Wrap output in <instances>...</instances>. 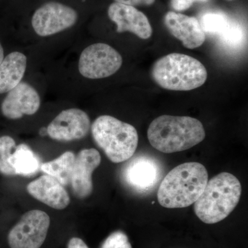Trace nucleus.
<instances>
[{
    "label": "nucleus",
    "mask_w": 248,
    "mask_h": 248,
    "mask_svg": "<svg viewBox=\"0 0 248 248\" xmlns=\"http://www.w3.org/2000/svg\"><path fill=\"white\" fill-rule=\"evenodd\" d=\"M27 58L19 52L10 53L0 63V94L9 93L22 81Z\"/></svg>",
    "instance_id": "nucleus-16"
},
{
    "label": "nucleus",
    "mask_w": 248,
    "mask_h": 248,
    "mask_svg": "<svg viewBox=\"0 0 248 248\" xmlns=\"http://www.w3.org/2000/svg\"><path fill=\"white\" fill-rule=\"evenodd\" d=\"M122 63L123 59L115 48L107 44H94L80 55L79 71L88 79H102L115 74Z\"/></svg>",
    "instance_id": "nucleus-6"
},
{
    "label": "nucleus",
    "mask_w": 248,
    "mask_h": 248,
    "mask_svg": "<svg viewBox=\"0 0 248 248\" xmlns=\"http://www.w3.org/2000/svg\"><path fill=\"white\" fill-rule=\"evenodd\" d=\"M164 24L169 32L180 40L186 48H198L206 38L200 21L195 17L170 11L165 16Z\"/></svg>",
    "instance_id": "nucleus-14"
},
{
    "label": "nucleus",
    "mask_w": 248,
    "mask_h": 248,
    "mask_svg": "<svg viewBox=\"0 0 248 248\" xmlns=\"http://www.w3.org/2000/svg\"><path fill=\"white\" fill-rule=\"evenodd\" d=\"M242 35L241 27L237 23L232 21L231 26L219 37L223 42H226L228 45L234 46L240 43Z\"/></svg>",
    "instance_id": "nucleus-22"
},
{
    "label": "nucleus",
    "mask_w": 248,
    "mask_h": 248,
    "mask_svg": "<svg viewBox=\"0 0 248 248\" xmlns=\"http://www.w3.org/2000/svg\"><path fill=\"white\" fill-rule=\"evenodd\" d=\"M101 161V155L94 148L82 150L76 156L70 184L78 198L85 199L92 193V174Z\"/></svg>",
    "instance_id": "nucleus-13"
},
{
    "label": "nucleus",
    "mask_w": 248,
    "mask_h": 248,
    "mask_svg": "<svg viewBox=\"0 0 248 248\" xmlns=\"http://www.w3.org/2000/svg\"><path fill=\"white\" fill-rule=\"evenodd\" d=\"M67 248H89L86 243L80 238L73 237L68 241Z\"/></svg>",
    "instance_id": "nucleus-25"
},
{
    "label": "nucleus",
    "mask_w": 248,
    "mask_h": 248,
    "mask_svg": "<svg viewBox=\"0 0 248 248\" xmlns=\"http://www.w3.org/2000/svg\"><path fill=\"white\" fill-rule=\"evenodd\" d=\"M162 175L159 163L151 156L141 155L134 158L124 170L125 183L137 192H148L154 188Z\"/></svg>",
    "instance_id": "nucleus-10"
},
{
    "label": "nucleus",
    "mask_w": 248,
    "mask_h": 248,
    "mask_svg": "<svg viewBox=\"0 0 248 248\" xmlns=\"http://www.w3.org/2000/svg\"><path fill=\"white\" fill-rule=\"evenodd\" d=\"M93 138L112 162L130 159L138 146V131L133 125L110 115L98 117L91 125Z\"/></svg>",
    "instance_id": "nucleus-5"
},
{
    "label": "nucleus",
    "mask_w": 248,
    "mask_h": 248,
    "mask_svg": "<svg viewBox=\"0 0 248 248\" xmlns=\"http://www.w3.org/2000/svg\"><path fill=\"white\" fill-rule=\"evenodd\" d=\"M228 1H232V0H228Z\"/></svg>",
    "instance_id": "nucleus-28"
},
{
    "label": "nucleus",
    "mask_w": 248,
    "mask_h": 248,
    "mask_svg": "<svg viewBox=\"0 0 248 248\" xmlns=\"http://www.w3.org/2000/svg\"><path fill=\"white\" fill-rule=\"evenodd\" d=\"M208 182V171L203 165L184 163L164 178L158 189V202L166 208L190 206L200 198Z\"/></svg>",
    "instance_id": "nucleus-2"
},
{
    "label": "nucleus",
    "mask_w": 248,
    "mask_h": 248,
    "mask_svg": "<svg viewBox=\"0 0 248 248\" xmlns=\"http://www.w3.org/2000/svg\"><path fill=\"white\" fill-rule=\"evenodd\" d=\"M16 148V141L11 137L3 136L0 138V172L4 175H16L11 166V159Z\"/></svg>",
    "instance_id": "nucleus-20"
},
{
    "label": "nucleus",
    "mask_w": 248,
    "mask_h": 248,
    "mask_svg": "<svg viewBox=\"0 0 248 248\" xmlns=\"http://www.w3.org/2000/svg\"><path fill=\"white\" fill-rule=\"evenodd\" d=\"M208 0H170L171 6L174 11H186L190 9L195 2H206Z\"/></svg>",
    "instance_id": "nucleus-23"
},
{
    "label": "nucleus",
    "mask_w": 248,
    "mask_h": 248,
    "mask_svg": "<svg viewBox=\"0 0 248 248\" xmlns=\"http://www.w3.org/2000/svg\"><path fill=\"white\" fill-rule=\"evenodd\" d=\"M11 166L16 175L31 176L40 169V162L35 153L27 145H19L13 153Z\"/></svg>",
    "instance_id": "nucleus-18"
},
{
    "label": "nucleus",
    "mask_w": 248,
    "mask_h": 248,
    "mask_svg": "<svg viewBox=\"0 0 248 248\" xmlns=\"http://www.w3.org/2000/svg\"><path fill=\"white\" fill-rule=\"evenodd\" d=\"M239 179L229 172H221L207 183L194 205L197 217L207 224H215L231 215L241 195Z\"/></svg>",
    "instance_id": "nucleus-3"
},
{
    "label": "nucleus",
    "mask_w": 248,
    "mask_h": 248,
    "mask_svg": "<svg viewBox=\"0 0 248 248\" xmlns=\"http://www.w3.org/2000/svg\"><path fill=\"white\" fill-rule=\"evenodd\" d=\"M91 127V120L84 111L71 108L60 112L46 129L48 136L53 140L71 141L84 138Z\"/></svg>",
    "instance_id": "nucleus-9"
},
{
    "label": "nucleus",
    "mask_w": 248,
    "mask_h": 248,
    "mask_svg": "<svg viewBox=\"0 0 248 248\" xmlns=\"http://www.w3.org/2000/svg\"><path fill=\"white\" fill-rule=\"evenodd\" d=\"M40 134L42 136H46V135H48V133H47V129L46 128H42L40 130Z\"/></svg>",
    "instance_id": "nucleus-27"
},
{
    "label": "nucleus",
    "mask_w": 248,
    "mask_h": 248,
    "mask_svg": "<svg viewBox=\"0 0 248 248\" xmlns=\"http://www.w3.org/2000/svg\"><path fill=\"white\" fill-rule=\"evenodd\" d=\"M108 15L117 25V32L128 31L143 40H147L153 35L148 17L134 6L114 2L109 6Z\"/></svg>",
    "instance_id": "nucleus-12"
},
{
    "label": "nucleus",
    "mask_w": 248,
    "mask_h": 248,
    "mask_svg": "<svg viewBox=\"0 0 248 248\" xmlns=\"http://www.w3.org/2000/svg\"><path fill=\"white\" fill-rule=\"evenodd\" d=\"M40 97L36 90L27 83L20 82L10 91L1 103L3 115L10 120H18L24 115H32L40 107Z\"/></svg>",
    "instance_id": "nucleus-11"
},
{
    "label": "nucleus",
    "mask_w": 248,
    "mask_h": 248,
    "mask_svg": "<svg viewBox=\"0 0 248 248\" xmlns=\"http://www.w3.org/2000/svg\"><path fill=\"white\" fill-rule=\"evenodd\" d=\"M152 78L160 87L170 91H188L206 81L208 73L202 62L181 53H171L155 62Z\"/></svg>",
    "instance_id": "nucleus-4"
},
{
    "label": "nucleus",
    "mask_w": 248,
    "mask_h": 248,
    "mask_svg": "<svg viewBox=\"0 0 248 248\" xmlns=\"http://www.w3.org/2000/svg\"><path fill=\"white\" fill-rule=\"evenodd\" d=\"M78 19L76 10L61 3L51 1L35 11L32 17V26L37 35L46 37L73 27Z\"/></svg>",
    "instance_id": "nucleus-8"
},
{
    "label": "nucleus",
    "mask_w": 248,
    "mask_h": 248,
    "mask_svg": "<svg viewBox=\"0 0 248 248\" xmlns=\"http://www.w3.org/2000/svg\"><path fill=\"white\" fill-rule=\"evenodd\" d=\"M4 49H3L2 46H1V43H0V63H1V62H2L3 60H4Z\"/></svg>",
    "instance_id": "nucleus-26"
},
{
    "label": "nucleus",
    "mask_w": 248,
    "mask_h": 248,
    "mask_svg": "<svg viewBox=\"0 0 248 248\" xmlns=\"http://www.w3.org/2000/svg\"><path fill=\"white\" fill-rule=\"evenodd\" d=\"M148 138L151 146L170 154L190 149L205 138L200 120L187 116L161 115L150 124Z\"/></svg>",
    "instance_id": "nucleus-1"
},
{
    "label": "nucleus",
    "mask_w": 248,
    "mask_h": 248,
    "mask_svg": "<svg viewBox=\"0 0 248 248\" xmlns=\"http://www.w3.org/2000/svg\"><path fill=\"white\" fill-rule=\"evenodd\" d=\"M115 2L128 5L135 7L139 6H151L154 4L155 0H115Z\"/></svg>",
    "instance_id": "nucleus-24"
},
{
    "label": "nucleus",
    "mask_w": 248,
    "mask_h": 248,
    "mask_svg": "<svg viewBox=\"0 0 248 248\" xmlns=\"http://www.w3.org/2000/svg\"><path fill=\"white\" fill-rule=\"evenodd\" d=\"M75 160L74 153L67 151L53 161L41 165L40 169L46 174L56 179L62 185H68L71 182Z\"/></svg>",
    "instance_id": "nucleus-17"
},
{
    "label": "nucleus",
    "mask_w": 248,
    "mask_h": 248,
    "mask_svg": "<svg viewBox=\"0 0 248 248\" xmlns=\"http://www.w3.org/2000/svg\"><path fill=\"white\" fill-rule=\"evenodd\" d=\"M232 21L226 15L208 13L202 16L200 24L204 32L221 35L231 26Z\"/></svg>",
    "instance_id": "nucleus-19"
},
{
    "label": "nucleus",
    "mask_w": 248,
    "mask_h": 248,
    "mask_svg": "<svg viewBox=\"0 0 248 248\" xmlns=\"http://www.w3.org/2000/svg\"><path fill=\"white\" fill-rule=\"evenodd\" d=\"M50 217L40 210L24 214L9 232L8 242L11 248H40L46 238Z\"/></svg>",
    "instance_id": "nucleus-7"
},
{
    "label": "nucleus",
    "mask_w": 248,
    "mask_h": 248,
    "mask_svg": "<svg viewBox=\"0 0 248 248\" xmlns=\"http://www.w3.org/2000/svg\"><path fill=\"white\" fill-rule=\"evenodd\" d=\"M101 248H132V246L125 233L116 231L108 236Z\"/></svg>",
    "instance_id": "nucleus-21"
},
{
    "label": "nucleus",
    "mask_w": 248,
    "mask_h": 248,
    "mask_svg": "<svg viewBox=\"0 0 248 248\" xmlns=\"http://www.w3.org/2000/svg\"><path fill=\"white\" fill-rule=\"evenodd\" d=\"M27 191L36 200L55 210L66 208L71 201L63 185L48 174L28 184Z\"/></svg>",
    "instance_id": "nucleus-15"
}]
</instances>
